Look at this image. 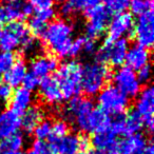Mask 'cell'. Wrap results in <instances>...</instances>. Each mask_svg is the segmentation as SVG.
Masks as SVG:
<instances>
[{"instance_id":"d6986e66","label":"cell","mask_w":154,"mask_h":154,"mask_svg":"<svg viewBox=\"0 0 154 154\" xmlns=\"http://www.w3.org/2000/svg\"><path fill=\"white\" fill-rule=\"evenodd\" d=\"M111 118L108 114H106L100 109H93L89 114L85 127V132L89 133H98L109 129Z\"/></svg>"},{"instance_id":"d4e9b609","label":"cell","mask_w":154,"mask_h":154,"mask_svg":"<svg viewBox=\"0 0 154 154\" xmlns=\"http://www.w3.org/2000/svg\"><path fill=\"white\" fill-rule=\"evenodd\" d=\"M143 127V119L135 110H132L127 115H125V135L126 136L137 134Z\"/></svg>"},{"instance_id":"f35d334b","label":"cell","mask_w":154,"mask_h":154,"mask_svg":"<svg viewBox=\"0 0 154 154\" xmlns=\"http://www.w3.org/2000/svg\"><path fill=\"white\" fill-rule=\"evenodd\" d=\"M84 41H85V37H78L77 39L72 41V45H71L69 57H75V56L79 55L80 52H82Z\"/></svg>"},{"instance_id":"5b68a950","label":"cell","mask_w":154,"mask_h":154,"mask_svg":"<svg viewBox=\"0 0 154 154\" xmlns=\"http://www.w3.org/2000/svg\"><path fill=\"white\" fill-rule=\"evenodd\" d=\"M30 37V30L24 22H10L0 37V49L2 52L13 53Z\"/></svg>"},{"instance_id":"484cf974","label":"cell","mask_w":154,"mask_h":154,"mask_svg":"<svg viewBox=\"0 0 154 154\" xmlns=\"http://www.w3.org/2000/svg\"><path fill=\"white\" fill-rule=\"evenodd\" d=\"M24 146V137L21 133L17 132L15 134L11 135L8 138L3 139L1 145H0V150L8 152H17L21 151V149Z\"/></svg>"},{"instance_id":"c3c4849f","label":"cell","mask_w":154,"mask_h":154,"mask_svg":"<svg viewBox=\"0 0 154 154\" xmlns=\"http://www.w3.org/2000/svg\"><path fill=\"white\" fill-rule=\"evenodd\" d=\"M57 1H60V2H61V1H63V0H57Z\"/></svg>"},{"instance_id":"e0dca14e","label":"cell","mask_w":154,"mask_h":154,"mask_svg":"<svg viewBox=\"0 0 154 154\" xmlns=\"http://www.w3.org/2000/svg\"><path fill=\"white\" fill-rule=\"evenodd\" d=\"M58 68V62L53 56H38L34 58L30 64V73L37 78H45L49 77L51 73L56 71Z\"/></svg>"},{"instance_id":"3957f363","label":"cell","mask_w":154,"mask_h":154,"mask_svg":"<svg viewBox=\"0 0 154 154\" xmlns=\"http://www.w3.org/2000/svg\"><path fill=\"white\" fill-rule=\"evenodd\" d=\"M111 77L109 69L99 62L88 63L82 69V90L88 96H95Z\"/></svg>"},{"instance_id":"cb8c5ba5","label":"cell","mask_w":154,"mask_h":154,"mask_svg":"<svg viewBox=\"0 0 154 154\" xmlns=\"http://www.w3.org/2000/svg\"><path fill=\"white\" fill-rule=\"evenodd\" d=\"M43 112L38 107H30L20 118V127L26 133H33L39 122H42Z\"/></svg>"},{"instance_id":"30bf717a","label":"cell","mask_w":154,"mask_h":154,"mask_svg":"<svg viewBox=\"0 0 154 154\" xmlns=\"http://www.w3.org/2000/svg\"><path fill=\"white\" fill-rule=\"evenodd\" d=\"M85 15L88 19L86 24L87 38H98L107 30L110 21V14L103 5H98L93 9L87 10Z\"/></svg>"},{"instance_id":"836d02e7","label":"cell","mask_w":154,"mask_h":154,"mask_svg":"<svg viewBox=\"0 0 154 154\" xmlns=\"http://www.w3.org/2000/svg\"><path fill=\"white\" fill-rule=\"evenodd\" d=\"M47 22L42 21L41 19H39L37 16H33L29 21V30L30 32H32L34 35L39 37H42V35L45 34V30H47Z\"/></svg>"},{"instance_id":"f6af8a7d","label":"cell","mask_w":154,"mask_h":154,"mask_svg":"<svg viewBox=\"0 0 154 154\" xmlns=\"http://www.w3.org/2000/svg\"><path fill=\"white\" fill-rule=\"evenodd\" d=\"M143 154H154V150H153V146L151 143H148V146L146 147L145 153Z\"/></svg>"},{"instance_id":"d590c367","label":"cell","mask_w":154,"mask_h":154,"mask_svg":"<svg viewBox=\"0 0 154 154\" xmlns=\"http://www.w3.org/2000/svg\"><path fill=\"white\" fill-rule=\"evenodd\" d=\"M29 3L31 5L32 9L36 12H42L53 9L54 0H30Z\"/></svg>"},{"instance_id":"9a60e30c","label":"cell","mask_w":154,"mask_h":154,"mask_svg":"<svg viewBox=\"0 0 154 154\" xmlns=\"http://www.w3.org/2000/svg\"><path fill=\"white\" fill-rule=\"evenodd\" d=\"M39 93L43 101L50 105H58L64 100L62 93L53 77H45L39 82Z\"/></svg>"},{"instance_id":"60d3db41","label":"cell","mask_w":154,"mask_h":154,"mask_svg":"<svg viewBox=\"0 0 154 154\" xmlns=\"http://www.w3.org/2000/svg\"><path fill=\"white\" fill-rule=\"evenodd\" d=\"M75 10L74 8L72 7V5L70 3V1H64V2L61 3V5H60L59 8V13L60 15L62 16V17L66 18V17H70V16H72L73 14H74Z\"/></svg>"},{"instance_id":"9c48e42d","label":"cell","mask_w":154,"mask_h":154,"mask_svg":"<svg viewBox=\"0 0 154 154\" xmlns=\"http://www.w3.org/2000/svg\"><path fill=\"white\" fill-rule=\"evenodd\" d=\"M33 13V9L26 0H1L0 22L21 21Z\"/></svg>"},{"instance_id":"8992f818","label":"cell","mask_w":154,"mask_h":154,"mask_svg":"<svg viewBox=\"0 0 154 154\" xmlns=\"http://www.w3.org/2000/svg\"><path fill=\"white\" fill-rule=\"evenodd\" d=\"M128 48V41L125 38L115 41L106 40L96 52V62L101 64L110 63L114 66H122L125 62Z\"/></svg>"},{"instance_id":"2e32d148","label":"cell","mask_w":154,"mask_h":154,"mask_svg":"<svg viewBox=\"0 0 154 154\" xmlns=\"http://www.w3.org/2000/svg\"><path fill=\"white\" fill-rule=\"evenodd\" d=\"M150 61V52L148 49L141 47L139 45H133L128 48V51L126 54L125 62L127 66L133 71H138L143 66L149 64Z\"/></svg>"},{"instance_id":"74e56055","label":"cell","mask_w":154,"mask_h":154,"mask_svg":"<svg viewBox=\"0 0 154 154\" xmlns=\"http://www.w3.org/2000/svg\"><path fill=\"white\" fill-rule=\"evenodd\" d=\"M151 75H152V69H151V66L150 64H147V66H143L141 69H139L137 71V79L138 82L141 84H147V82H150L151 79Z\"/></svg>"},{"instance_id":"8d00e7d4","label":"cell","mask_w":154,"mask_h":154,"mask_svg":"<svg viewBox=\"0 0 154 154\" xmlns=\"http://www.w3.org/2000/svg\"><path fill=\"white\" fill-rule=\"evenodd\" d=\"M39 82H40V79L37 78L35 75L32 74V73L29 72V73H26L23 82H22V85H23L22 88L26 89L28 91H31V92H32V91L36 90V89L38 88Z\"/></svg>"},{"instance_id":"7a4b0ae2","label":"cell","mask_w":154,"mask_h":154,"mask_svg":"<svg viewBox=\"0 0 154 154\" xmlns=\"http://www.w3.org/2000/svg\"><path fill=\"white\" fill-rule=\"evenodd\" d=\"M82 69L76 61L62 63L56 70L55 80L62 93L63 99L77 97L82 92Z\"/></svg>"},{"instance_id":"d6a6232c","label":"cell","mask_w":154,"mask_h":154,"mask_svg":"<svg viewBox=\"0 0 154 154\" xmlns=\"http://www.w3.org/2000/svg\"><path fill=\"white\" fill-rule=\"evenodd\" d=\"M51 130H52V124L49 120H42L39 122L38 126L35 128V130L33 131L35 138L38 140H45V138H49L51 135Z\"/></svg>"},{"instance_id":"7bdbcfd3","label":"cell","mask_w":154,"mask_h":154,"mask_svg":"<svg viewBox=\"0 0 154 154\" xmlns=\"http://www.w3.org/2000/svg\"><path fill=\"white\" fill-rule=\"evenodd\" d=\"M35 16H37L39 19H41L42 21L48 23V21H50V20H52L54 18V16H55V11H54V9H50V10H47V11L36 12V15Z\"/></svg>"},{"instance_id":"e575fe53","label":"cell","mask_w":154,"mask_h":154,"mask_svg":"<svg viewBox=\"0 0 154 154\" xmlns=\"http://www.w3.org/2000/svg\"><path fill=\"white\" fill-rule=\"evenodd\" d=\"M75 11H80V10H90L95 7L100 5L101 0H69Z\"/></svg>"},{"instance_id":"4dcf8cb0","label":"cell","mask_w":154,"mask_h":154,"mask_svg":"<svg viewBox=\"0 0 154 154\" xmlns=\"http://www.w3.org/2000/svg\"><path fill=\"white\" fill-rule=\"evenodd\" d=\"M26 154H54V150L50 143L36 139L33 141Z\"/></svg>"},{"instance_id":"603a6c76","label":"cell","mask_w":154,"mask_h":154,"mask_svg":"<svg viewBox=\"0 0 154 154\" xmlns=\"http://www.w3.org/2000/svg\"><path fill=\"white\" fill-rule=\"evenodd\" d=\"M26 73H28V68L26 62L21 59H16L11 69L5 74V80L8 86L11 88H17L22 84Z\"/></svg>"},{"instance_id":"b9f144b4","label":"cell","mask_w":154,"mask_h":154,"mask_svg":"<svg viewBox=\"0 0 154 154\" xmlns=\"http://www.w3.org/2000/svg\"><path fill=\"white\" fill-rule=\"evenodd\" d=\"M82 52H85V53H87V54H92V53H94V52H96V41H95L94 39L85 37Z\"/></svg>"},{"instance_id":"7c38bea8","label":"cell","mask_w":154,"mask_h":154,"mask_svg":"<svg viewBox=\"0 0 154 154\" xmlns=\"http://www.w3.org/2000/svg\"><path fill=\"white\" fill-rule=\"evenodd\" d=\"M134 19L132 14L122 13L116 15L109 21L108 24V41H115L122 39L126 35H133Z\"/></svg>"},{"instance_id":"83f0119b","label":"cell","mask_w":154,"mask_h":154,"mask_svg":"<svg viewBox=\"0 0 154 154\" xmlns=\"http://www.w3.org/2000/svg\"><path fill=\"white\" fill-rule=\"evenodd\" d=\"M69 132V126L64 120H56L54 124H52V130H51V135H50L49 139L50 143L52 141H56L58 139L62 138L66 135H68Z\"/></svg>"},{"instance_id":"bcb514c9","label":"cell","mask_w":154,"mask_h":154,"mask_svg":"<svg viewBox=\"0 0 154 154\" xmlns=\"http://www.w3.org/2000/svg\"><path fill=\"white\" fill-rule=\"evenodd\" d=\"M0 154H26L22 151H17V152H8V151H3V150H0Z\"/></svg>"},{"instance_id":"ab89813d","label":"cell","mask_w":154,"mask_h":154,"mask_svg":"<svg viewBox=\"0 0 154 154\" xmlns=\"http://www.w3.org/2000/svg\"><path fill=\"white\" fill-rule=\"evenodd\" d=\"M12 88L7 84H0V103H5L11 99Z\"/></svg>"},{"instance_id":"6da1fadb","label":"cell","mask_w":154,"mask_h":154,"mask_svg":"<svg viewBox=\"0 0 154 154\" xmlns=\"http://www.w3.org/2000/svg\"><path fill=\"white\" fill-rule=\"evenodd\" d=\"M73 32L74 28L70 22L63 19H57L47 26L42 38L56 56L66 58L69 57L72 45Z\"/></svg>"},{"instance_id":"ffe728a7","label":"cell","mask_w":154,"mask_h":154,"mask_svg":"<svg viewBox=\"0 0 154 154\" xmlns=\"http://www.w3.org/2000/svg\"><path fill=\"white\" fill-rule=\"evenodd\" d=\"M33 103V94L31 91L24 88H17L15 92L12 94L11 105L12 111L18 116H21Z\"/></svg>"},{"instance_id":"7dc6e473","label":"cell","mask_w":154,"mask_h":154,"mask_svg":"<svg viewBox=\"0 0 154 154\" xmlns=\"http://www.w3.org/2000/svg\"><path fill=\"white\" fill-rule=\"evenodd\" d=\"M2 31H3L2 24H1V22H0V37H1V34H2Z\"/></svg>"},{"instance_id":"4fadbf2b","label":"cell","mask_w":154,"mask_h":154,"mask_svg":"<svg viewBox=\"0 0 154 154\" xmlns=\"http://www.w3.org/2000/svg\"><path fill=\"white\" fill-rule=\"evenodd\" d=\"M136 100L135 111L140 115L143 126L149 131L153 130V110H154V92L152 87H146L139 94Z\"/></svg>"},{"instance_id":"ee69618b","label":"cell","mask_w":154,"mask_h":154,"mask_svg":"<svg viewBox=\"0 0 154 154\" xmlns=\"http://www.w3.org/2000/svg\"><path fill=\"white\" fill-rule=\"evenodd\" d=\"M82 154H117L116 151H94V152H87Z\"/></svg>"},{"instance_id":"ba28073f","label":"cell","mask_w":154,"mask_h":154,"mask_svg":"<svg viewBox=\"0 0 154 154\" xmlns=\"http://www.w3.org/2000/svg\"><path fill=\"white\" fill-rule=\"evenodd\" d=\"M112 79L114 87L128 98L137 96L140 92L141 85L137 79L136 73L128 66H122L116 70L112 76Z\"/></svg>"},{"instance_id":"1f68e13d","label":"cell","mask_w":154,"mask_h":154,"mask_svg":"<svg viewBox=\"0 0 154 154\" xmlns=\"http://www.w3.org/2000/svg\"><path fill=\"white\" fill-rule=\"evenodd\" d=\"M21 49L26 55H37L42 49V45L36 38L30 37L21 45Z\"/></svg>"},{"instance_id":"f1b7e54d","label":"cell","mask_w":154,"mask_h":154,"mask_svg":"<svg viewBox=\"0 0 154 154\" xmlns=\"http://www.w3.org/2000/svg\"><path fill=\"white\" fill-rule=\"evenodd\" d=\"M152 0H132V2L129 3L131 13L136 16H140L147 12L152 11Z\"/></svg>"},{"instance_id":"ac0fdd59","label":"cell","mask_w":154,"mask_h":154,"mask_svg":"<svg viewBox=\"0 0 154 154\" xmlns=\"http://www.w3.org/2000/svg\"><path fill=\"white\" fill-rule=\"evenodd\" d=\"M20 128V116L11 109L0 113V140L8 138L18 132Z\"/></svg>"},{"instance_id":"277c9868","label":"cell","mask_w":154,"mask_h":154,"mask_svg":"<svg viewBox=\"0 0 154 154\" xmlns=\"http://www.w3.org/2000/svg\"><path fill=\"white\" fill-rule=\"evenodd\" d=\"M97 103L99 105V109L108 115L113 116L124 114L129 107V98L114 86L103 88L98 93Z\"/></svg>"},{"instance_id":"4316f807","label":"cell","mask_w":154,"mask_h":154,"mask_svg":"<svg viewBox=\"0 0 154 154\" xmlns=\"http://www.w3.org/2000/svg\"><path fill=\"white\" fill-rule=\"evenodd\" d=\"M103 7L110 15H119L126 12L129 8V0H103Z\"/></svg>"},{"instance_id":"8fae6325","label":"cell","mask_w":154,"mask_h":154,"mask_svg":"<svg viewBox=\"0 0 154 154\" xmlns=\"http://www.w3.org/2000/svg\"><path fill=\"white\" fill-rule=\"evenodd\" d=\"M133 35L137 40V45L151 48L154 42V15L153 11H149L138 16L133 26Z\"/></svg>"},{"instance_id":"5bb4252c","label":"cell","mask_w":154,"mask_h":154,"mask_svg":"<svg viewBox=\"0 0 154 154\" xmlns=\"http://www.w3.org/2000/svg\"><path fill=\"white\" fill-rule=\"evenodd\" d=\"M148 140L143 134H137L127 136L120 143H117L116 153L117 154H143Z\"/></svg>"},{"instance_id":"52a82bcc","label":"cell","mask_w":154,"mask_h":154,"mask_svg":"<svg viewBox=\"0 0 154 154\" xmlns=\"http://www.w3.org/2000/svg\"><path fill=\"white\" fill-rule=\"evenodd\" d=\"M94 109V103L91 99L73 97L63 110V116L75 125L79 131L85 132V127L89 114Z\"/></svg>"},{"instance_id":"7402d4cb","label":"cell","mask_w":154,"mask_h":154,"mask_svg":"<svg viewBox=\"0 0 154 154\" xmlns=\"http://www.w3.org/2000/svg\"><path fill=\"white\" fill-rule=\"evenodd\" d=\"M91 143L96 149V151H116L117 148L116 135L110 130V128L101 132L95 133Z\"/></svg>"},{"instance_id":"44dd1931","label":"cell","mask_w":154,"mask_h":154,"mask_svg":"<svg viewBox=\"0 0 154 154\" xmlns=\"http://www.w3.org/2000/svg\"><path fill=\"white\" fill-rule=\"evenodd\" d=\"M50 143L54 150V154H78L80 152L79 136L76 134H68Z\"/></svg>"},{"instance_id":"f546056e","label":"cell","mask_w":154,"mask_h":154,"mask_svg":"<svg viewBox=\"0 0 154 154\" xmlns=\"http://www.w3.org/2000/svg\"><path fill=\"white\" fill-rule=\"evenodd\" d=\"M16 61V56L11 52H0V82L2 76L11 69V66Z\"/></svg>"}]
</instances>
